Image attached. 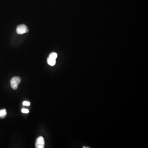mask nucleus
Masks as SVG:
<instances>
[{
  "label": "nucleus",
  "instance_id": "1",
  "mask_svg": "<svg viewBox=\"0 0 148 148\" xmlns=\"http://www.w3.org/2000/svg\"><path fill=\"white\" fill-rule=\"evenodd\" d=\"M21 81V79L19 76H15L10 81L11 86L14 90H16L18 85Z\"/></svg>",
  "mask_w": 148,
  "mask_h": 148
},
{
  "label": "nucleus",
  "instance_id": "2",
  "mask_svg": "<svg viewBox=\"0 0 148 148\" xmlns=\"http://www.w3.org/2000/svg\"><path fill=\"white\" fill-rule=\"evenodd\" d=\"M17 32L19 34H23L29 32L28 27L24 24L19 25L17 28Z\"/></svg>",
  "mask_w": 148,
  "mask_h": 148
},
{
  "label": "nucleus",
  "instance_id": "3",
  "mask_svg": "<svg viewBox=\"0 0 148 148\" xmlns=\"http://www.w3.org/2000/svg\"><path fill=\"white\" fill-rule=\"evenodd\" d=\"M35 147L37 148L45 147V140L43 137L40 136L37 139L35 142Z\"/></svg>",
  "mask_w": 148,
  "mask_h": 148
},
{
  "label": "nucleus",
  "instance_id": "4",
  "mask_svg": "<svg viewBox=\"0 0 148 148\" xmlns=\"http://www.w3.org/2000/svg\"><path fill=\"white\" fill-rule=\"evenodd\" d=\"M47 63L51 66H54L56 64V59L52 58L49 57L47 59Z\"/></svg>",
  "mask_w": 148,
  "mask_h": 148
},
{
  "label": "nucleus",
  "instance_id": "5",
  "mask_svg": "<svg viewBox=\"0 0 148 148\" xmlns=\"http://www.w3.org/2000/svg\"><path fill=\"white\" fill-rule=\"evenodd\" d=\"M7 115V112L6 109H3L0 110V118H5Z\"/></svg>",
  "mask_w": 148,
  "mask_h": 148
},
{
  "label": "nucleus",
  "instance_id": "6",
  "mask_svg": "<svg viewBox=\"0 0 148 148\" xmlns=\"http://www.w3.org/2000/svg\"><path fill=\"white\" fill-rule=\"evenodd\" d=\"M49 57L52 58H54V59H56V58L57 57V54L55 52L52 53L51 54H50Z\"/></svg>",
  "mask_w": 148,
  "mask_h": 148
},
{
  "label": "nucleus",
  "instance_id": "7",
  "mask_svg": "<svg viewBox=\"0 0 148 148\" xmlns=\"http://www.w3.org/2000/svg\"><path fill=\"white\" fill-rule=\"evenodd\" d=\"M21 112H22V113H26V114H27V113H29V110L27 109H22V110H21Z\"/></svg>",
  "mask_w": 148,
  "mask_h": 148
},
{
  "label": "nucleus",
  "instance_id": "8",
  "mask_svg": "<svg viewBox=\"0 0 148 148\" xmlns=\"http://www.w3.org/2000/svg\"><path fill=\"white\" fill-rule=\"evenodd\" d=\"M23 104L25 106H29L30 105V103L28 101H24L23 102Z\"/></svg>",
  "mask_w": 148,
  "mask_h": 148
}]
</instances>
